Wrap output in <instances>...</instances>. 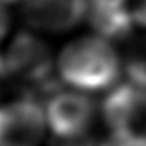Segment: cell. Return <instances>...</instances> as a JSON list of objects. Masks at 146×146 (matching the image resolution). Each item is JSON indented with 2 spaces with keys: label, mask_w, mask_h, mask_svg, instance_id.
<instances>
[{
  "label": "cell",
  "mask_w": 146,
  "mask_h": 146,
  "mask_svg": "<svg viewBox=\"0 0 146 146\" xmlns=\"http://www.w3.org/2000/svg\"><path fill=\"white\" fill-rule=\"evenodd\" d=\"M13 80H14V77L11 74L10 68H8L7 58H5V55H0V98L8 91Z\"/></svg>",
  "instance_id": "30bf717a"
},
{
  "label": "cell",
  "mask_w": 146,
  "mask_h": 146,
  "mask_svg": "<svg viewBox=\"0 0 146 146\" xmlns=\"http://www.w3.org/2000/svg\"><path fill=\"white\" fill-rule=\"evenodd\" d=\"M85 91L54 93L47 99L46 118L52 133L61 140H76L91 127L96 107Z\"/></svg>",
  "instance_id": "277c9868"
},
{
  "label": "cell",
  "mask_w": 146,
  "mask_h": 146,
  "mask_svg": "<svg viewBox=\"0 0 146 146\" xmlns=\"http://www.w3.org/2000/svg\"><path fill=\"white\" fill-rule=\"evenodd\" d=\"M90 0H25L24 14L33 29L68 32L79 25L88 13Z\"/></svg>",
  "instance_id": "8992f818"
},
{
  "label": "cell",
  "mask_w": 146,
  "mask_h": 146,
  "mask_svg": "<svg viewBox=\"0 0 146 146\" xmlns=\"http://www.w3.org/2000/svg\"><path fill=\"white\" fill-rule=\"evenodd\" d=\"M2 3H16V2H19V0H0Z\"/></svg>",
  "instance_id": "4fadbf2b"
},
{
  "label": "cell",
  "mask_w": 146,
  "mask_h": 146,
  "mask_svg": "<svg viewBox=\"0 0 146 146\" xmlns=\"http://www.w3.org/2000/svg\"><path fill=\"white\" fill-rule=\"evenodd\" d=\"M90 22L98 35L113 39H124L132 33L133 22L127 7H93L90 11Z\"/></svg>",
  "instance_id": "52a82bcc"
},
{
  "label": "cell",
  "mask_w": 146,
  "mask_h": 146,
  "mask_svg": "<svg viewBox=\"0 0 146 146\" xmlns=\"http://www.w3.org/2000/svg\"><path fill=\"white\" fill-rule=\"evenodd\" d=\"M130 0H90L93 7H126Z\"/></svg>",
  "instance_id": "7c38bea8"
},
{
  "label": "cell",
  "mask_w": 146,
  "mask_h": 146,
  "mask_svg": "<svg viewBox=\"0 0 146 146\" xmlns=\"http://www.w3.org/2000/svg\"><path fill=\"white\" fill-rule=\"evenodd\" d=\"M57 71L64 83L85 93L110 90L118 82L123 61L111 41L101 35L76 38L63 47Z\"/></svg>",
  "instance_id": "6da1fadb"
},
{
  "label": "cell",
  "mask_w": 146,
  "mask_h": 146,
  "mask_svg": "<svg viewBox=\"0 0 146 146\" xmlns=\"http://www.w3.org/2000/svg\"><path fill=\"white\" fill-rule=\"evenodd\" d=\"M5 58L14 80L27 88L25 98L38 101L42 93H47L49 98L57 93V83L52 77L50 50L38 36L29 32L17 33L8 47Z\"/></svg>",
  "instance_id": "7a4b0ae2"
},
{
  "label": "cell",
  "mask_w": 146,
  "mask_h": 146,
  "mask_svg": "<svg viewBox=\"0 0 146 146\" xmlns=\"http://www.w3.org/2000/svg\"><path fill=\"white\" fill-rule=\"evenodd\" d=\"M99 146H146V135H116Z\"/></svg>",
  "instance_id": "ba28073f"
},
{
  "label": "cell",
  "mask_w": 146,
  "mask_h": 146,
  "mask_svg": "<svg viewBox=\"0 0 146 146\" xmlns=\"http://www.w3.org/2000/svg\"><path fill=\"white\" fill-rule=\"evenodd\" d=\"M102 113L108 129L116 135H146V86L130 80L111 86Z\"/></svg>",
  "instance_id": "3957f363"
},
{
  "label": "cell",
  "mask_w": 146,
  "mask_h": 146,
  "mask_svg": "<svg viewBox=\"0 0 146 146\" xmlns=\"http://www.w3.org/2000/svg\"><path fill=\"white\" fill-rule=\"evenodd\" d=\"M129 11L137 27L146 30V0H130Z\"/></svg>",
  "instance_id": "9c48e42d"
},
{
  "label": "cell",
  "mask_w": 146,
  "mask_h": 146,
  "mask_svg": "<svg viewBox=\"0 0 146 146\" xmlns=\"http://www.w3.org/2000/svg\"><path fill=\"white\" fill-rule=\"evenodd\" d=\"M8 29H10V16H8L7 10L3 8V5L0 2V42L3 41V38L7 36Z\"/></svg>",
  "instance_id": "8fae6325"
},
{
  "label": "cell",
  "mask_w": 146,
  "mask_h": 146,
  "mask_svg": "<svg viewBox=\"0 0 146 146\" xmlns=\"http://www.w3.org/2000/svg\"><path fill=\"white\" fill-rule=\"evenodd\" d=\"M47 118L39 101L24 98L0 107V146H38Z\"/></svg>",
  "instance_id": "5b68a950"
}]
</instances>
